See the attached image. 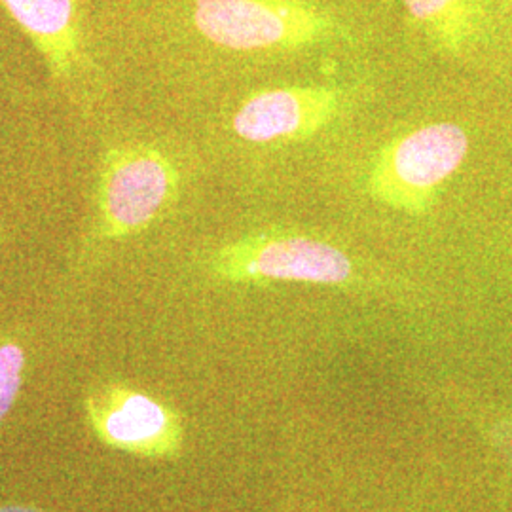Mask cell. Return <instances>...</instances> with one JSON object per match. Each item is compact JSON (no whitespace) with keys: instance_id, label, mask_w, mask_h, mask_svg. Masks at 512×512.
<instances>
[{"instance_id":"obj_10","label":"cell","mask_w":512,"mask_h":512,"mask_svg":"<svg viewBox=\"0 0 512 512\" xmlns=\"http://www.w3.org/2000/svg\"><path fill=\"white\" fill-rule=\"evenodd\" d=\"M488 435L499 456L505 459L512 469V416H501L492 421Z\"/></svg>"},{"instance_id":"obj_1","label":"cell","mask_w":512,"mask_h":512,"mask_svg":"<svg viewBox=\"0 0 512 512\" xmlns=\"http://www.w3.org/2000/svg\"><path fill=\"white\" fill-rule=\"evenodd\" d=\"M213 272L232 283H306L366 291L376 277L342 245L296 230H260L220 247Z\"/></svg>"},{"instance_id":"obj_11","label":"cell","mask_w":512,"mask_h":512,"mask_svg":"<svg viewBox=\"0 0 512 512\" xmlns=\"http://www.w3.org/2000/svg\"><path fill=\"white\" fill-rule=\"evenodd\" d=\"M0 512H38L35 509H25V507H4Z\"/></svg>"},{"instance_id":"obj_2","label":"cell","mask_w":512,"mask_h":512,"mask_svg":"<svg viewBox=\"0 0 512 512\" xmlns=\"http://www.w3.org/2000/svg\"><path fill=\"white\" fill-rule=\"evenodd\" d=\"M469 154V137L454 122H435L389 141L374 158L366 179L368 194L410 217L427 215L440 188Z\"/></svg>"},{"instance_id":"obj_5","label":"cell","mask_w":512,"mask_h":512,"mask_svg":"<svg viewBox=\"0 0 512 512\" xmlns=\"http://www.w3.org/2000/svg\"><path fill=\"white\" fill-rule=\"evenodd\" d=\"M346 101L342 90L325 86L260 90L241 103L232 128L239 139L256 145L306 141L340 118Z\"/></svg>"},{"instance_id":"obj_9","label":"cell","mask_w":512,"mask_h":512,"mask_svg":"<svg viewBox=\"0 0 512 512\" xmlns=\"http://www.w3.org/2000/svg\"><path fill=\"white\" fill-rule=\"evenodd\" d=\"M25 365V355L16 344L0 346V420L10 410L18 395L21 372Z\"/></svg>"},{"instance_id":"obj_3","label":"cell","mask_w":512,"mask_h":512,"mask_svg":"<svg viewBox=\"0 0 512 512\" xmlns=\"http://www.w3.org/2000/svg\"><path fill=\"white\" fill-rule=\"evenodd\" d=\"M196 29L209 42L236 50H298L342 35V25L311 0H196Z\"/></svg>"},{"instance_id":"obj_7","label":"cell","mask_w":512,"mask_h":512,"mask_svg":"<svg viewBox=\"0 0 512 512\" xmlns=\"http://www.w3.org/2000/svg\"><path fill=\"white\" fill-rule=\"evenodd\" d=\"M431 42L448 54L465 52L480 31L476 0H401Z\"/></svg>"},{"instance_id":"obj_4","label":"cell","mask_w":512,"mask_h":512,"mask_svg":"<svg viewBox=\"0 0 512 512\" xmlns=\"http://www.w3.org/2000/svg\"><path fill=\"white\" fill-rule=\"evenodd\" d=\"M179 171L158 148L135 145L110 150L97 194L99 239H124L143 232L173 202Z\"/></svg>"},{"instance_id":"obj_8","label":"cell","mask_w":512,"mask_h":512,"mask_svg":"<svg viewBox=\"0 0 512 512\" xmlns=\"http://www.w3.org/2000/svg\"><path fill=\"white\" fill-rule=\"evenodd\" d=\"M109 437L128 446H167L173 423L162 404L147 395L131 393L105 421Z\"/></svg>"},{"instance_id":"obj_6","label":"cell","mask_w":512,"mask_h":512,"mask_svg":"<svg viewBox=\"0 0 512 512\" xmlns=\"http://www.w3.org/2000/svg\"><path fill=\"white\" fill-rule=\"evenodd\" d=\"M44 57L61 84H74L86 69V54L74 0H0Z\"/></svg>"}]
</instances>
